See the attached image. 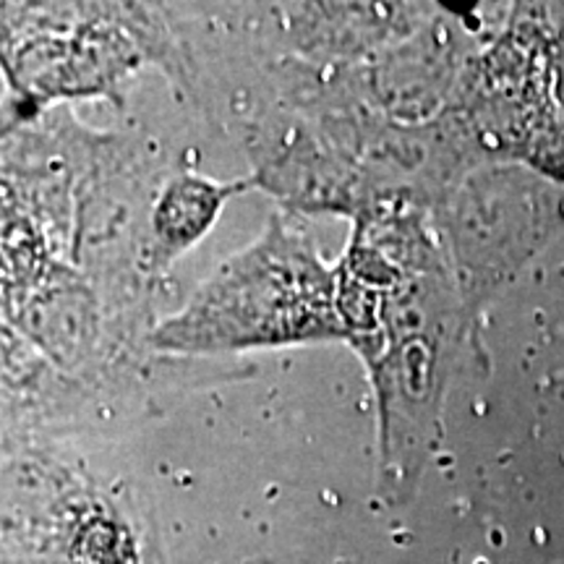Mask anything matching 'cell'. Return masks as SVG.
<instances>
[{"label":"cell","mask_w":564,"mask_h":564,"mask_svg":"<svg viewBox=\"0 0 564 564\" xmlns=\"http://www.w3.org/2000/svg\"><path fill=\"white\" fill-rule=\"evenodd\" d=\"M340 335L333 274L291 220L272 215L257 241L225 259L178 312L154 324L150 348L209 358Z\"/></svg>","instance_id":"1"},{"label":"cell","mask_w":564,"mask_h":564,"mask_svg":"<svg viewBox=\"0 0 564 564\" xmlns=\"http://www.w3.org/2000/svg\"><path fill=\"white\" fill-rule=\"evenodd\" d=\"M251 186V181L223 183L196 173H175L162 178L147 209L141 249V267L147 278H162L175 259L192 251L207 236L225 204Z\"/></svg>","instance_id":"2"}]
</instances>
